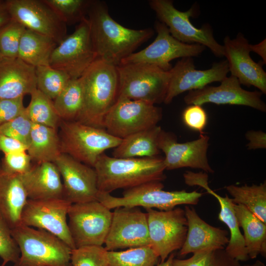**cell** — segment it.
<instances>
[{
    "label": "cell",
    "instance_id": "11",
    "mask_svg": "<svg viewBox=\"0 0 266 266\" xmlns=\"http://www.w3.org/2000/svg\"><path fill=\"white\" fill-rule=\"evenodd\" d=\"M96 59L89 23L86 17L71 34L57 45L50 57L49 66L74 79L80 77Z\"/></svg>",
    "mask_w": 266,
    "mask_h": 266
},
{
    "label": "cell",
    "instance_id": "43",
    "mask_svg": "<svg viewBox=\"0 0 266 266\" xmlns=\"http://www.w3.org/2000/svg\"><path fill=\"white\" fill-rule=\"evenodd\" d=\"M182 118L184 124L189 128L203 133L207 121V116L203 108L200 105H189L183 110Z\"/></svg>",
    "mask_w": 266,
    "mask_h": 266
},
{
    "label": "cell",
    "instance_id": "16",
    "mask_svg": "<svg viewBox=\"0 0 266 266\" xmlns=\"http://www.w3.org/2000/svg\"><path fill=\"white\" fill-rule=\"evenodd\" d=\"M11 18L28 29L52 38L58 44L67 35L66 25L44 0H6Z\"/></svg>",
    "mask_w": 266,
    "mask_h": 266
},
{
    "label": "cell",
    "instance_id": "14",
    "mask_svg": "<svg viewBox=\"0 0 266 266\" xmlns=\"http://www.w3.org/2000/svg\"><path fill=\"white\" fill-rule=\"evenodd\" d=\"M71 204L64 198L28 199L21 213V224L46 231L73 249L66 220Z\"/></svg>",
    "mask_w": 266,
    "mask_h": 266
},
{
    "label": "cell",
    "instance_id": "41",
    "mask_svg": "<svg viewBox=\"0 0 266 266\" xmlns=\"http://www.w3.org/2000/svg\"><path fill=\"white\" fill-rule=\"evenodd\" d=\"M20 255L19 247L11 234V229L0 214V257L3 263L15 264Z\"/></svg>",
    "mask_w": 266,
    "mask_h": 266
},
{
    "label": "cell",
    "instance_id": "27",
    "mask_svg": "<svg viewBox=\"0 0 266 266\" xmlns=\"http://www.w3.org/2000/svg\"><path fill=\"white\" fill-rule=\"evenodd\" d=\"M162 130L160 126H156L126 136L113 149L112 157L129 158L159 156L161 151L158 140Z\"/></svg>",
    "mask_w": 266,
    "mask_h": 266
},
{
    "label": "cell",
    "instance_id": "5",
    "mask_svg": "<svg viewBox=\"0 0 266 266\" xmlns=\"http://www.w3.org/2000/svg\"><path fill=\"white\" fill-rule=\"evenodd\" d=\"M161 181L148 182L126 189L122 197H116L109 193L99 192L97 200L109 209L117 207H137L145 209L157 208L159 210H169L179 205H196L203 194L196 191H166L163 190Z\"/></svg>",
    "mask_w": 266,
    "mask_h": 266
},
{
    "label": "cell",
    "instance_id": "7",
    "mask_svg": "<svg viewBox=\"0 0 266 266\" xmlns=\"http://www.w3.org/2000/svg\"><path fill=\"white\" fill-rule=\"evenodd\" d=\"M118 98L155 104L164 102L170 79L169 71L143 63L119 64Z\"/></svg>",
    "mask_w": 266,
    "mask_h": 266
},
{
    "label": "cell",
    "instance_id": "39",
    "mask_svg": "<svg viewBox=\"0 0 266 266\" xmlns=\"http://www.w3.org/2000/svg\"><path fill=\"white\" fill-rule=\"evenodd\" d=\"M71 266H109L107 251L102 246H86L72 249Z\"/></svg>",
    "mask_w": 266,
    "mask_h": 266
},
{
    "label": "cell",
    "instance_id": "37",
    "mask_svg": "<svg viewBox=\"0 0 266 266\" xmlns=\"http://www.w3.org/2000/svg\"><path fill=\"white\" fill-rule=\"evenodd\" d=\"M66 25L79 23L86 17L91 0H44Z\"/></svg>",
    "mask_w": 266,
    "mask_h": 266
},
{
    "label": "cell",
    "instance_id": "49",
    "mask_svg": "<svg viewBox=\"0 0 266 266\" xmlns=\"http://www.w3.org/2000/svg\"><path fill=\"white\" fill-rule=\"evenodd\" d=\"M174 258V254L171 253L164 261L158 263L156 266H170L172 260Z\"/></svg>",
    "mask_w": 266,
    "mask_h": 266
},
{
    "label": "cell",
    "instance_id": "19",
    "mask_svg": "<svg viewBox=\"0 0 266 266\" xmlns=\"http://www.w3.org/2000/svg\"><path fill=\"white\" fill-rule=\"evenodd\" d=\"M170 79L164 100L170 103L177 96L186 91L201 88L215 82H221L229 72L227 60L213 64L205 70L196 68L193 58H181L169 70Z\"/></svg>",
    "mask_w": 266,
    "mask_h": 266
},
{
    "label": "cell",
    "instance_id": "4",
    "mask_svg": "<svg viewBox=\"0 0 266 266\" xmlns=\"http://www.w3.org/2000/svg\"><path fill=\"white\" fill-rule=\"evenodd\" d=\"M11 234L20 252L14 266H71L72 249L54 234L21 224Z\"/></svg>",
    "mask_w": 266,
    "mask_h": 266
},
{
    "label": "cell",
    "instance_id": "46",
    "mask_svg": "<svg viewBox=\"0 0 266 266\" xmlns=\"http://www.w3.org/2000/svg\"><path fill=\"white\" fill-rule=\"evenodd\" d=\"M249 141L246 144L248 150L266 148V133L262 131L250 130L245 133Z\"/></svg>",
    "mask_w": 266,
    "mask_h": 266
},
{
    "label": "cell",
    "instance_id": "8",
    "mask_svg": "<svg viewBox=\"0 0 266 266\" xmlns=\"http://www.w3.org/2000/svg\"><path fill=\"white\" fill-rule=\"evenodd\" d=\"M149 4L174 38L184 43L203 45L215 56L224 57L223 46L215 39L211 26L205 24L198 28L192 24L190 19L197 15V5L194 4L188 10L181 11L171 0H151Z\"/></svg>",
    "mask_w": 266,
    "mask_h": 266
},
{
    "label": "cell",
    "instance_id": "51",
    "mask_svg": "<svg viewBox=\"0 0 266 266\" xmlns=\"http://www.w3.org/2000/svg\"><path fill=\"white\" fill-rule=\"evenodd\" d=\"M5 265H6L5 264L2 263V264L1 265H0V266H5Z\"/></svg>",
    "mask_w": 266,
    "mask_h": 266
},
{
    "label": "cell",
    "instance_id": "25",
    "mask_svg": "<svg viewBox=\"0 0 266 266\" xmlns=\"http://www.w3.org/2000/svg\"><path fill=\"white\" fill-rule=\"evenodd\" d=\"M21 178L28 199L63 198L62 178L54 163L32 164L29 171L21 175Z\"/></svg>",
    "mask_w": 266,
    "mask_h": 266
},
{
    "label": "cell",
    "instance_id": "22",
    "mask_svg": "<svg viewBox=\"0 0 266 266\" xmlns=\"http://www.w3.org/2000/svg\"><path fill=\"white\" fill-rule=\"evenodd\" d=\"M185 183L189 186H199L203 188L218 201L220 210L219 220L227 225L230 237L225 248L226 252L238 262L249 259L245 247L243 234L241 233L234 209V203L227 195L222 197L213 191L208 186V175L206 172L195 173L187 171L183 174Z\"/></svg>",
    "mask_w": 266,
    "mask_h": 266
},
{
    "label": "cell",
    "instance_id": "29",
    "mask_svg": "<svg viewBox=\"0 0 266 266\" xmlns=\"http://www.w3.org/2000/svg\"><path fill=\"white\" fill-rule=\"evenodd\" d=\"M239 226L243 231V238L249 259L261 254L266 255V223H264L244 206L234 204Z\"/></svg>",
    "mask_w": 266,
    "mask_h": 266
},
{
    "label": "cell",
    "instance_id": "44",
    "mask_svg": "<svg viewBox=\"0 0 266 266\" xmlns=\"http://www.w3.org/2000/svg\"><path fill=\"white\" fill-rule=\"evenodd\" d=\"M25 109L22 97L0 99V127L21 114Z\"/></svg>",
    "mask_w": 266,
    "mask_h": 266
},
{
    "label": "cell",
    "instance_id": "12",
    "mask_svg": "<svg viewBox=\"0 0 266 266\" xmlns=\"http://www.w3.org/2000/svg\"><path fill=\"white\" fill-rule=\"evenodd\" d=\"M150 246L164 262L174 251L180 250L186 237L187 220L184 210L176 207L169 210L145 209Z\"/></svg>",
    "mask_w": 266,
    "mask_h": 266
},
{
    "label": "cell",
    "instance_id": "35",
    "mask_svg": "<svg viewBox=\"0 0 266 266\" xmlns=\"http://www.w3.org/2000/svg\"><path fill=\"white\" fill-rule=\"evenodd\" d=\"M36 88L53 100L71 79L63 71L48 66L35 67Z\"/></svg>",
    "mask_w": 266,
    "mask_h": 266
},
{
    "label": "cell",
    "instance_id": "13",
    "mask_svg": "<svg viewBox=\"0 0 266 266\" xmlns=\"http://www.w3.org/2000/svg\"><path fill=\"white\" fill-rule=\"evenodd\" d=\"M154 27L157 33L154 40L143 49L124 59L120 64H147L167 71L172 67L170 64L172 60L197 57L206 49L199 44H186L178 41L170 34L167 27L159 21L155 22Z\"/></svg>",
    "mask_w": 266,
    "mask_h": 266
},
{
    "label": "cell",
    "instance_id": "34",
    "mask_svg": "<svg viewBox=\"0 0 266 266\" xmlns=\"http://www.w3.org/2000/svg\"><path fill=\"white\" fill-rule=\"evenodd\" d=\"M107 257L109 266H155L160 259L150 245L107 251Z\"/></svg>",
    "mask_w": 266,
    "mask_h": 266
},
{
    "label": "cell",
    "instance_id": "28",
    "mask_svg": "<svg viewBox=\"0 0 266 266\" xmlns=\"http://www.w3.org/2000/svg\"><path fill=\"white\" fill-rule=\"evenodd\" d=\"M27 152L34 164L54 163L61 154L58 130L32 123Z\"/></svg>",
    "mask_w": 266,
    "mask_h": 266
},
{
    "label": "cell",
    "instance_id": "6",
    "mask_svg": "<svg viewBox=\"0 0 266 266\" xmlns=\"http://www.w3.org/2000/svg\"><path fill=\"white\" fill-rule=\"evenodd\" d=\"M58 134L61 154L69 155L92 167L100 155L117 147L122 140L104 129L78 121L61 120Z\"/></svg>",
    "mask_w": 266,
    "mask_h": 266
},
{
    "label": "cell",
    "instance_id": "26",
    "mask_svg": "<svg viewBox=\"0 0 266 266\" xmlns=\"http://www.w3.org/2000/svg\"><path fill=\"white\" fill-rule=\"evenodd\" d=\"M21 175L5 170L0 161V214L11 229L21 224V215L28 200Z\"/></svg>",
    "mask_w": 266,
    "mask_h": 266
},
{
    "label": "cell",
    "instance_id": "15",
    "mask_svg": "<svg viewBox=\"0 0 266 266\" xmlns=\"http://www.w3.org/2000/svg\"><path fill=\"white\" fill-rule=\"evenodd\" d=\"M104 241L107 251L150 245L147 214L137 207L114 209Z\"/></svg>",
    "mask_w": 266,
    "mask_h": 266
},
{
    "label": "cell",
    "instance_id": "48",
    "mask_svg": "<svg viewBox=\"0 0 266 266\" xmlns=\"http://www.w3.org/2000/svg\"><path fill=\"white\" fill-rule=\"evenodd\" d=\"M11 19L5 1H0V29L7 24Z\"/></svg>",
    "mask_w": 266,
    "mask_h": 266
},
{
    "label": "cell",
    "instance_id": "3",
    "mask_svg": "<svg viewBox=\"0 0 266 266\" xmlns=\"http://www.w3.org/2000/svg\"><path fill=\"white\" fill-rule=\"evenodd\" d=\"M80 78L83 88L84 105L77 121L104 129V117L118 96L116 66L97 58Z\"/></svg>",
    "mask_w": 266,
    "mask_h": 266
},
{
    "label": "cell",
    "instance_id": "10",
    "mask_svg": "<svg viewBox=\"0 0 266 266\" xmlns=\"http://www.w3.org/2000/svg\"><path fill=\"white\" fill-rule=\"evenodd\" d=\"M67 216L75 248L104 243L112 220L110 209L98 200L73 203Z\"/></svg>",
    "mask_w": 266,
    "mask_h": 266
},
{
    "label": "cell",
    "instance_id": "36",
    "mask_svg": "<svg viewBox=\"0 0 266 266\" xmlns=\"http://www.w3.org/2000/svg\"><path fill=\"white\" fill-rule=\"evenodd\" d=\"M186 259L172 260L170 266H240L239 262L223 249L201 250Z\"/></svg>",
    "mask_w": 266,
    "mask_h": 266
},
{
    "label": "cell",
    "instance_id": "2",
    "mask_svg": "<svg viewBox=\"0 0 266 266\" xmlns=\"http://www.w3.org/2000/svg\"><path fill=\"white\" fill-rule=\"evenodd\" d=\"M94 168L99 192L110 193L165 179L164 158H117L104 153L98 158Z\"/></svg>",
    "mask_w": 266,
    "mask_h": 266
},
{
    "label": "cell",
    "instance_id": "1",
    "mask_svg": "<svg viewBox=\"0 0 266 266\" xmlns=\"http://www.w3.org/2000/svg\"><path fill=\"white\" fill-rule=\"evenodd\" d=\"M86 17L97 58L116 66L154 33L151 28L136 30L120 24L100 0H91Z\"/></svg>",
    "mask_w": 266,
    "mask_h": 266
},
{
    "label": "cell",
    "instance_id": "42",
    "mask_svg": "<svg viewBox=\"0 0 266 266\" xmlns=\"http://www.w3.org/2000/svg\"><path fill=\"white\" fill-rule=\"evenodd\" d=\"M0 162L5 170L19 175L27 172L32 166L31 159L27 151L5 154Z\"/></svg>",
    "mask_w": 266,
    "mask_h": 266
},
{
    "label": "cell",
    "instance_id": "45",
    "mask_svg": "<svg viewBox=\"0 0 266 266\" xmlns=\"http://www.w3.org/2000/svg\"><path fill=\"white\" fill-rule=\"evenodd\" d=\"M27 146L11 137L0 134V152L4 154L16 152L27 151Z\"/></svg>",
    "mask_w": 266,
    "mask_h": 266
},
{
    "label": "cell",
    "instance_id": "50",
    "mask_svg": "<svg viewBox=\"0 0 266 266\" xmlns=\"http://www.w3.org/2000/svg\"><path fill=\"white\" fill-rule=\"evenodd\" d=\"M240 266H266L265 264L262 261L258 260H256L254 263L251 264H246Z\"/></svg>",
    "mask_w": 266,
    "mask_h": 266
},
{
    "label": "cell",
    "instance_id": "24",
    "mask_svg": "<svg viewBox=\"0 0 266 266\" xmlns=\"http://www.w3.org/2000/svg\"><path fill=\"white\" fill-rule=\"evenodd\" d=\"M36 89L34 67L18 58H0V99L24 98Z\"/></svg>",
    "mask_w": 266,
    "mask_h": 266
},
{
    "label": "cell",
    "instance_id": "52",
    "mask_svg": "<svg viewBox=\"0 0 266 266\" xmlns=\"http://www.w3.org/2000/svg\"><path fill=\"white\" fill-rule=\"evenodd\" d=\"M1 57H2V55H1L0 53V58H1Z\"/></svg>",
    "mask_w": 266,
    "mask_h": 266
},
{
    "label": "cell",
    "instance_id": "32",
    "mask_svg": "<svg viewBox=\"0 0 266 266\" xmlns=\"http://www.w3.org/2000/svg\"><path fill=\"white\" fill-rule=\"evenodd\" d=\"M53 101L62 120L77 121L84 105L83 88L80 77L71 79Z\"/></svg>",
    "mask_w": 266,
    "mask_h": 266
},
{
    "label": "cell",
    "instance_id": "18",
    "mask_svg": "<svg viewBox=\"0 0 266 266\" xmlns=\"http://www.w3.org/2000/svg\"><path fill=\"white\" fill-rule=\"evenodd\" d=\"M220 82L217 86L208 85L189 91L184 98L185 103L201 106L206 103L243 105L262 112L266 111V104L261 98L263 94L260 91L244 90L237 79L231 75Z\"/></svg>",
    "mask_w": 266,
    "mask_h": 266
},
{
    "label": "cell",
    "instance_id": "31",
    "mask_svg": "<svg viewBox=\"0 0 266 266\" xmlns=\"http://www.w3.org/2000/svg\"><path fill=\"white\" fill-rule=\"evenodd\" d=\"M235 204L244 206L266 223V183L251 186L230 185L225 187Z\"/></svg>",
    "mask_w": 266,
    "mask_h": 266
},
{
    "label": "cell",
    "instance_id": "47",
    "mask_svg": "<svg viewBox=\"0 0 266 266\" xmlns=\"http://www.w3.org/2000/svg\"><path fill=\"white\" fill-rule=\"evenodd\" d=\"M251 52H254L259 55L262 59L263 62L266 63V40L265 38L261 42L255 45H250Z\"/></svg>",
    "mask_w": 266,
    "mask_h": 266
},
{
    "label": "cell",
    "instance_id": "33",
    "mask_svg": "<svg viewBox=\"0 0 266 266\" xmlns=\"http://www.w3.org/2000/svg\"><path fill=\"white\" fill-rule=\"evenodd\" d=\"M31 100L26 110L31 121L58 130L61 119L53 101L37 88L31 94Z\"/></svg>",
    "mask_w": 266,
    "mask_h": 266
},
{
    "label": "cell",
    "instance_id": "17",
    "mask_svg": "<svg viewBox=\"0 0 266 266\" xmlns=\"http://www.w3.org/2000/svg\"><path fill=\"white\" fill-rule=\"evenodd\" d=\"M209 137L200 134L197 139L179 143L173 133L162 130L158 140L160 151L165 154L164 163L166 169L183 167L198 168L206 173H213L207 157Z\"/></svg>",
    "mask_w": 266,
    "mask_h": 266
},
{
    "label": "cell",
    "instance_id": "23",
    "mask_svg": "<svg viewBox=\"0 0 266 266\" xmlns=\"http://www.w3.org/2000/svg\"><path fill=\"white\" fill-rule=\"evenodd\" d=\"M184 210L188 230L185 242L179 251L181 256L203 250L226 247L229 241L227 230L207 223L193 207L187 205Z\"/></svg>",
    "mask_w": 266,
    "mask_h": 266
},
{
    "label": "cell",
    "instance_id": "21",
    "mask_svg": "<svg viewBox=\"0 0 266 266\" xmlns=\"http://www.w3.org/2000/svg\"><path fill=\"white\" fill-rule=\"evenodd\" d=\"M224 57L227 61L231 75L237 79L240 84L248 87L254 86L262 94H266V72L263 61L255 62L251 57L248 40L241 33L231 39L224 38Z\"/></svg>",
    "mask_w": 266,
    "mask_h": 266
},
{
    "label": "cell",
    "instance_id": "40",
    "mask_svg": "<svg viewBox=\"0 0 266 266\" xmlns=\"http://www.w3.org/2000/svg\"><path fill=\"white\" fill-rule=\"evenodd\" d=\"M32 126L25 107L21 114L0 127V134L14 138L27 146Z\"/></svg>",
    "mask_w": 266,
    "mask_h": 266
},
{
    "label": "cell",
    "instance_id": "20",
    "mask_svg": "<svg viewBox=\"0 0 266 266\" xmlns=\"http://www.w3.org/2000/svg\"><path fill=\"white\" fill-rule=\"evenodd\" d=\"M63 179V198L73 203L97 200V176L94 167L61 154L54 162Z\"/></svg>",
    "mask_w": 266,
    "mask_h": 266
},
{
    "label": "cell",
    "instance_id": "30",
    "mask_svg": "<svg viewBox=\"0 0 266 266\" xmlns=\"http://www.w3.org/2000/svg\"><path fill=\"white\" fill-rule=\"evenodd\" d=\"M57 45L51 37L26 29L20 40L18 58L34 67L48 66Z\"/></svg>",
    "mask_w": 266,
    "mask_h": 266
},
{
    "label": "cell",
    "instance_id": "38",
    "mask_svg": "<svg viewBox=\"0 0 266 266\" xmlns=\"http://www.w3.org/2000/svg\"><path fill=\"white\" fill-rule=\"evenodd\" d=\"M26 29L12 19L0 29V53L2 57L18 58L20 40Z\"/></svg>",
    "mask_w": 266,
    "mask_h": 266
},
{
    "label": "cell",
    "instance_id": "9",
    "mask_svg": "<svg viewBox=\"0 0 266 266\" xmlns=\"http://www.w3.org/2000/svg\"><path fill=\"white\" fill-rule=\"evenodd\" d=\"M162 116V108L154 104L118 98L104 117L103 128L112 135L123 139L157 126Z\"/></svg>",
    "mask_w": 266,
    "mask_h": 266
}]
</instances>
